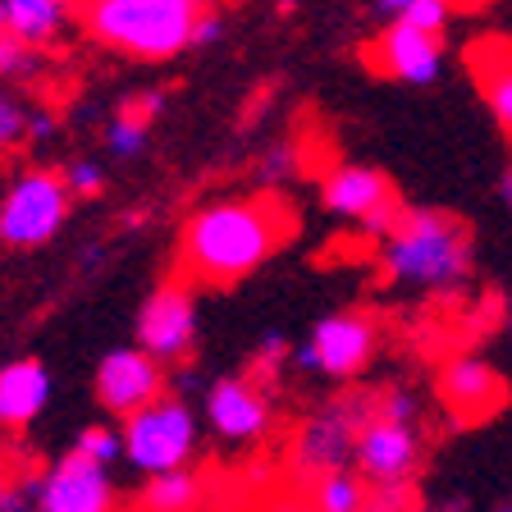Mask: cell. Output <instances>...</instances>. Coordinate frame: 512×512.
Here are the masks:
<instances>
[{"label": "cell", "mask_w": 512, "mask_h": 512, "mask_svg": "<svg viewBox=\"0 0 512 512\" xmlns=\"http://www.w3.org/2000/svg\"><path fill=\"white\" fill-rule=\"evenodd\" d=\"M380 330L366 311H330L311 325L307 343L288 352V362L302 375H320V380H352L362 375L375 357Z\"/></svg>", "instance_id": "8992f818"}, {"label": "cell", "mask_w": 512, "mask_h": 512, "mask_svg": "<svg viewBox=\"0 0 512 512\" xmlns=\"http://www.w3.org/2000/svg\"><path fill=\"white\" fill-rule=\"evenodd\" d=\"M119 494L106 467L64 453L37 476V512H115Z\"/></svg>", "instance_id": "7c38bea8"}, {"label": "cell", "mask_w": 512, "mask_h": 512, "mask_svg": "<svg viewBox=\"0 0 512 512\" xmlns=\"http://www.w3.org/2000/svg\"><path fill=\"white\" fill-rule=\"evenodd\" d=\"M106 147H110V156H119V160L142 156V151H147V124H138V119H128L124 110H119V119L106 124Z\"/></svg>", "instance_id": "7402d4cb"}, {"label": "cell", "mask_w": 512, "mask_h": 512, "mask_svg": "<svg viewBox=\"0 0 512 512\" xmlns=\"http://www.w3.org/2000/svg\"><path fill=\"white\" fill-rule=\"evenodd\" d=\"M380 270L412 293H453L471 275L467 224L444 211H403L380 238Z\"/></svg>", "instance_id": "7a4b0ae2"}, {"label": "cell", "mask_w": 512, "mask_h": 512, "mask_svg": "<svg viewBox=\"0 0 512 512\" xmlns=\"http://www.w3.org/2000/svg\"><path fill=\"white\" fill-rule=\"evenodd\" d=\"M51 133H55V115H51V110H28V128H23V142H28V138L42 142V138H51Z\"/></svg>", "instance_id": "1f68e13d"}, {"label": "cell", "mask_w": 512, "mask_h": 512, "mask_svg": "<svg viewBox=\"0 0 512 512\" xmlns=\"http://www.w3.org/2000/svg\"><path fill=\"white\" fill-rule=\"evenodd\" d=\"M142 503H147V512H197L202 508V476L188 467L151 476Z\"/></svg>", "instance_id": "ac0fdd59"}, {"label": "cell", "mask_w": 512, "mask_h": 512, "mask_svg": "<svg viewBox=\"0 0 512 512\" xmlns=\"http://www.w3.org/2000/svg\"><path fill=\"white\" fill-rule=\"evenodd\" d=\"M375 5H380L384 14H394V19H398V14H403L407 5H412V0H375Z\"/></svg>", "instance_id": "d6a6232c"}, {"label": "cell", "mask_w": 512, "mask_h": 512, "mask_svg": "<svg viewBox=\"0 0 512 512\" xmlns=\"http://www.w3.org/2000/svg\"><path fill=\"white\" fill-rule=\"evenodd\" d=\"M416 398L407 394V389H398V384H389L384 394H375V416H384V421H398V426H416Z\"/></svg>", "instance_id": "83f0119b"}, {"label": "cell", "mask_w": 512, "mask_h": 512, "mask_svg": "<svg viewBox=\"0 0 512 512\" xmlns=\"http://www.w3.org/2000/svg\"><path fill=\"white\" fill-rule=\"evenodd\" d=\"M206 0H87V32L133 60H170L188 51L192 19Z\"/></svg>", "instance_id": "3957f363"}, {"label": "cell", "mask_w": 512, "mask_h": 512, "mask_svg": "<svg viewBox=\"0 0 512 512\" xmlns=\"http://www.w3.org/2000/svg\"><path fill=\"white\" fill-rule=\"evenodd\" d=\"M119 448H124V458L147 480L165 476V471H183L197 458V416H192V407L179 394L165 389L156 403L124 416Z\"/></svg>", "instance_id": "277c9868"}, {"label": "cell", "mask_w": 512, "mask_h": 512, "mask_svg": "<svg viewBox=\"0 0 512 512\" xmlns=\"http://www.w3.org/2000/svg\"><path fill=\"white\" fill-rule=\"evenodd\" d=\"M480 92H485V106H490L494 124L508 133L512 128V74H508V64H494L490 78H480Z\"/></svg>", "instance_id": "44dd1931"}, {"label": "cell", "mask_w": 512, "mask_h": 512, "mask_svg": "<svg viewBox=\"0 0 512 512\" xmlns=\"http://www.w3.org/2000/svg\"><path fill=\"white\" fill-rule=\"evenodd\" d=\"M51 371L37 357H19L0 371V426L5 430H23L51 403Z\"/></svg>", "instance_id": "2e32d148"}, {"label": "cell", "mask_w": 512, "mask_h": 512, "mask_svg": "<svg viewBox=\"0 0 512 512\" xmlns=\"http://www.w3.org/2000/svg\"><path fill=\"white\" fill-rule=\"evenodd\" d=\"M0 512H37V476L0 471Z\"/></svg>", "instance_id": "d4e9b609"}, {"label": "cell", "mask_w": 512, "mask_h": 512, "mask_svg": "<svg viewBox=\"0 0 512 512\" xmlns=\"http://www.w3.org/2000/svg\"><path fill=\"white\" fill-rule=\"evenodd\" d=\"M320 202L334 220L362 224L366 234L384 238L394 229V220L403 215V202H398L394 183L384 179L371 165H334L325 179H320Z\"/></svg>", "instance_id": "ba28073f"}, {"label": "cell", "mask_w": 512, "mask_h": 512, "mask_svg": "<svg viewBox=\"0 0 512 512\" xmlns=\"http://www.w3.org/2000/svg\"><path fill=\"white\" fill-rule=\"evenodd\" d=\"M69 453H78V458L96 462V467H115L119 458H124V448H119V430L115 426H87L83 435L74 439V448Z\"/></svg>", "instance_id": "ffe728a7"}, {"label": "cell", "mask_w": 512, "mask_h": 512, "mask_svg": "<svg viewBox=\"0 0 512 512\" xmlns=\"http://www.w3.org/2000/svg\"><path fill=\"white\" fill-rule=\"evenodd\" d=\"M206 426L224 444H256L275 426V407L252 375H220L206 384Z\"/></svg>", "instance_id": "8fae6325"}, {"label": "cell", "mask_w": 512, "mask_h": 512, "mask_svg": "<svg viewBox=\"0 0 512 512\" xmlns=\"http://www.w3.org/2000/svg\"><path fill=\"white\" fill-rule=\"evenodd\" d=\"M55 5H60L64 14H69V10H74V5H87V0H55Z\"/></svg>", "instance_id": "e575fe53"}, {"label": "cell", "mask_w": 512, "mask_h": 512, "mask_svg": "<svg viewBox=\"0 0 512 512\" xmlns=\"http://www.w3.org/2000/svg\"><path fill=\"white\" fill-rule=\"evenodd\" d=\"M160 110H165V92H142L133 101V110H124V115L138 119V124H151V115H160Z\"/></svg>", "instance_id": "4dcf8cb0"}, {"label": "cell", "mask_w": 512, "mask_h": 512, "mask_svg": "<svg viewBox=\"0 0 512 512\" xmlns=\"http://www.w3.org/2000/svg\"><path fill=\"white\" fill-rule=\"evenodd\" d=\"M288 352H293L288 334L284 330H266L261 334V343H256V352H252V371L256 375H275L279 366L288 362Z\"/></svg>", "instance_id": "484cf974"}, {"label": "cell", "mask_w": 512, "mask_h": 512, "mask_svg": "<svg viewBox=\"0 0 512 512\" xmlns=\"http://www.w3.org/2000/svg\"><path fill=\"white\" fill-rule=\"evenodd\" d=\"M0 32H5V0H0Z\"/></svg>", "instance_id": "8d00e7d4"}, {"label": "cell", "mask_w": 512, "mask_h": 512, "mask_svg": "<svg viewBox=\"0 0 512 512\" xmlns=\"http://www.w3.org/2000/svg\"><path fill=\"white\" fill-rule=\"evenodd\" d=\"M60 183L69 197H96V192L106 188V165H101V160H74V165L60 174Z\"/></svg>", "instance_id": "cb8c5ba5"}, {"label": "cell", "mask_w": 512, "mask_h": 512, "mask_svg": "<svg viewBox=\"0 0 512 512\" xmlns=\"http://www.w3.org/2000/svg\"><path fill=\"white\" fill-rule=\"evenodd\" d=\"M165 394V366H156L138 348H110L96 366V403L110 416H133Z\"/></svg>", "instance_id": "4fadbf2b"}, {"label": "cell", "mask_w": 512, "mask_h": 512, "mask_svg": "<svg viewBox=\"0 0 512 512\" xmlns=\"http://www.w3.org/2000/svg\"><path fill=\"white\" fill-rule=\"evenodd\" d=\"M64 28V10L55 0H5V32L23 51L51 46Z\"/></svg>", "instance_id": "e0dca14e"}, {"label": "cell", "mask_w": 512, "mask_h": 512, "mask_svg": "<svg viewBox=\"0 0 512 512\" xmlns=\"http://www.w3.org/2000/svg\"><path fill=\"white\" fill-rule=\"evenodd\" d=\"M371 60L380 64V74L398 78V83L430 87L439 78V69H444V42L394 19L380 32V42L371 46Z\"/></svg>", "instance_id": "9a60e30c"}, {"label": "cell", "mask_w": 512, "mask_h": 512, "mask_svg": "<svg viewBox=\"0 0 512 512\" xmlns=\"http://www.w3.org/2000/svg\"><path fill=\"white\" fill-rule=\"evenodd\" d=\"M197 293L192 284H160L138 311V343L133 348L147 352L156 366H179L197 348Z\"/></svg>", "instance_id": "9c48e42d"}, {"label": "cell", "mask_w": 512, "mask_h": 512, "mask_svg": "<svg viewBox=\"0 0 512 512\" xmlns=\"http://www.w3.org/2000/svg\"><path fill=\"white\" fill-rule=\"evenodd\" d=\"M352 462L366 490H412L416 467H421V430L371 412V421L357 430Z\"/></svg>", "instance_id": "30bf717a"}, {"label": "cell", "mask_w": 512, "mask_h": 512, "mask_svg": "<svg viewBox=\"0 0 512 512\" xmlns=\"http://www.w3.org/2000/svg\"><path fill=\"white\" fill-rule=\"evenodd\" d=\"M220 37H224V19L211 10V5H206V10L197 14V19H192L188 46H192V51H202V46H215V42H220Z\"/></svg>", "instance_id": "f546056e"}, {"label": "cell", "mask_w": 512, "mask_h": 512, "mask_svg": "<svg viewBox=\"0 0 512 512\" xmlns=\"http://www.w3.org/2000/svg\"><path fill=\"white\" fill-rule=\"evenodd\" d=\"M494 512H512V508H508V503H499V508H494Z\"/></svg>", "instance_id": "74e56055"}, {"label": "cell", "mask_w": 512, "mask_h": 512, "mask_svg": "<svg viewBox=\"0 0 512 512\" xmlns=\"http://www.w3.org/2000/svg\"><path fill=\"white\" fill-rule=\"evenodd\" d=\"M375 412V394H348L339 403L320 407L302 421L298 439H293V462L307 476H330V471H343L352 458V444H357V430L371 421Z\"/></svg>", "instance_id": "52a82bcc"}, {"label": "cell", "mask_w": 512, "mask_h": 512, "mask_svg": "<svg viewBox=\"0 0 512 512\" xmlns=\"http://www.w3.org/2000/svg\"><path fill=\"white\" fill-rule=\"evenodd\" d=\"M284 224L266 202H211L183 229V270L202 284H234L275 256Z\"/></svg>", "instance_id": "6da1fadb"}, {"label": "cell", "mask_w": 512, "mask_h": 512, "mask_svg": "<svg viewBox=\"0 0 512 512\" xmlns=\"http://www.w3.org/2000/svg\"><path fill=\"white\" fill-rule=\"evenodd\" d=\"M499 202H503V206L512 202V174H508V170L499 174Z\"/></svg>", "instance_id": "836d02e7"}, {"label": "cell", "mask_w": 512, "mask_h": 512, "mask_svg": "<svg viewBox=\"0 0 512 512\" xmlns=\"http://www.w3.org/2000/svg\"><path fill=\"white\" fill-rule=\"evenodd\" d=\"M421 512H462V508H458V503H453V508H421Z\"/></svg>", "instance_id": "d590c367"}, {"label": "cell", "mask_w": 512, "mask_h": 512, "mask_svg": "<svg viewBox=\"0 0 512 512\" xmlns=\"http://www.w3.org/2000/svg\"><path fill=\"white\" fill-rule=\"evenodd\" d=\"M23 128H28V106L14 92H0V151L19 147Z\"/></svg>", "instance_id": "4316f807"}, {"label": "cell", "mask_w": 512, "mask_h": 512, "mask_svg": "<svg viewBox=\"0 0 512 512\" xmlns=\"http://www.w3.org/2000/svg\"><path fill=\"white\" fill-rule=\"evenodd\" d=\"M439 398L458 421H485L503 407V375L485 357L462 352L439 371Z\"/></svg>", "instance_id": "5bb4252c"}, {"label": "cell", "mask_w": 512, "mask_h": 512, "mask_svg": "<svg viewBox=\"0 0 512 512\" xmlns=\"http://www.w3.org/2000/svg\"><path fill=\"white\" fill-rule=\"evenodd\" d=\"M74 197L64 192L55 170H19L0 197V243L10 252L46 247L69 220Z\"/></svg>", "instance_id": "5b68a950"}, {"label": "cell", "mask_w": 512, "mask_h": 512, "mask_svg": "<svg viewBox=\"0 0 512 512\" xmlns=\"http://www.w3.org/2000/svg\"><path fill=\"white\" fill-rule=\"evenodd\" d=\"M448 19H453V5H448V0H412V5L398 14V23L426 32V37H439V32L448 28Z\"/></svg>", "instance_id": "603a6c76"}, {"label": "cell", "mask_w": 512, "mask_h": 512, "mask_svg": "<svg viewBox=\"0 0 512 512\" xmlns=\"http://www.w3.org/2000/svg\"><path fill=\"white\" fill-rule=\"evenodd\" d=\"M293 170H298V156H293V147H288V142H275V147L261 156V174H266L270 183L293 179Z\"/></svg>", "instance_id": "f1b7e54d"}, {"label": "cell", "mask_w": 512, "mask_h": 512, "mask_svg": "<svg viewBox=\"0 0 512 512\" xmlns=\"http://www.w3.org/2000/svg\"><path fill=\"white\" fill-rule=\"evenodd\" d=\"M311 512H371V490L362 485L357 471H330L311 490Z\"/></svg>", "instance_id": "d6986e66"}]
</instances>
